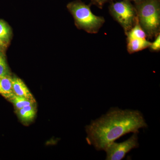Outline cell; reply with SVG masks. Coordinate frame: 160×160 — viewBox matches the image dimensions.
Masks as SVG:
<instances>
[{
    "mask_svg": "<svg viewBox=\"0 0 160 160\" xmlns=\"http://www.w3.org/2000/svg\"><path fill=\"white\" fill-rule=\"evenodd\" d=\"M91 1L95 5H97L99 7L102 8L104 4L109 0H91Z\"/></svg>",
    "mask_w": 160,
    "mask_h": 160,
    "instance_id": "15",
    "label": "cell"
},
{
    "mask_svg": "<svg viewBox=\"0 0 160 160\" xmlns=\"http://www.w3.org/2000/svg\"><path fill=\"white\" fill-rule=\"evenodd\" d=\"M147 127L146 120L138 110L112 108L86 126V141L97 151H105L121 137L130 132L138 133L140 129Z\"/></svg>",
    "mask_w": 160,
    "mask_h": 160,
    "instance_id": "1",
    "label": "cell"
},
{
    "mask_svg": "<svg viewBox=\"0 0 160 160\" xmlns=\"http://www.w3.org/2000/svg\"><path fill=\"white\" fill-rule=\"evenodd\" d=\"M127 50L130 54L148 48L151 44V42L146 39L127 36Z\"/></svg>",
    "mask_w": 160,
    "mask_h": 160,
    "instance_id": "7",
    "label": "cell"
},
{
    "mask_svg": "<svg viewBox=\"0 0 160 160\" xmlns=\"http://www.w3.org/2000/svg\"><path fill=\"white\" fill-rule=\"evenodd\" d=\"M150 50L152 51H158L160 49V35L159 34L157 37L153 42L151 43L150 46H149Z\"/></svg>",
    "mask_w": 160,
    "mask_h": 160,
    "instance_id": "14",
    "label": "cell"
},
{
    "mask_svg": "<svg viewBox=\"0 0 160 160\" xmlns=\"http://www.w3.org/2000/svg\"><path fill=\"white\" fill-rule=\"evenodd\" d=\"M127 36L132 37L139 38L141 39H146L147 36L146 32L140 26L138 21L136 22L133 27L128 32Z\"/></svg>",
    "mask_w": 160,
    "mask_h": 160,
    "instance_id": "12",
    "label": "cell"
},
{
    "mask_svg": "<svg viewBox=\"0 0 160 160\" xmlns=\"http://www.w3.org/2000/svg\"><path fill=\"white\" fill-rule=\"evenodd\" d=\"M67 8L74 18L76 26L89 33H97L105 22L104 18L93 14L90 6L80 1L69 3Z\"/></svg>",
    "mask_w": 160,
    "mask_h": 160,
    "instance_id": "3",
    "label": "cell"
},
{
    "mask_svg": "<svg viewBox=\"0 0 160 160\" xmlns=\"http://www.w3.org/2000/svg\"><path fill=\"white\" fill-rule=\"evenodd\" d=\"M132 1H134V2L136 3V4H138V3L142 1V0H132Z\"/></svg>",
    "mask_w": 160,
    "mask_h": 160,
    "instance_id": "17",
    "label": "cell"
},
{
    "mask_svg": "<svg viewBox=\"0 0 160 160\" xmlns=\"http://www.w3.org/2000/svg\"><path fill=\"white\" fill-rule=\"evenodd\" d=\"M136 9L138 22L147 37L151 38L157 36L160 27V6L158 0H142L137 4Z\"/></svg>",
    "mask_w": 160,
    "mask_h": 160,
    "instance_id": "2",
    "label": "cell"
},
{
    "mask_svg": "<svg viewBox=\"0 0 160 160\" xmlns=\"http://www.w3.org/2000/svg\"><path fill=\"white\" fill-rule=\"evenodd\" d=\"M9 100L13 104L17 110L22 109L25 106L36 104L35 100H32L26 98L21 97L14 94Z\"/></svg>",
    "mask_w": 160,
    "mask_h": 160,
    "instance_id": "10",
    "label": "cell"
},
{
    "mask_svg": "<svg viewBox=\"0 0 160 160\" xmlns=\"http://www.w3.org/2000/svg\"><path fill=\"white\" fill-rule=\"evenodd\" d=\"M10 75V71L6 58L3 52H0V76Z\"/></svg>",
    "mask_w": 160,
    "mask_h": 160,
    "instance_id": "13",
    "label": "cell"
},
{
    "mask_svg": "<svg viewBox=\"0 0 160 160\" xmlns=\"http://www.w3.org/2000/svg\"><path fill=\"white\" fill-rule=\"evenodd\" d=\"M12 87L13 93L17 96L35 100L33 95L29 91L24 82L19 78H12Z\"/></svg>",
    "mask_w": 160,
    "mask_h": 160,
    "instance_id": "6",
    "label": "cell"
},
{
    "mask_svg": "<svg viewBox=\"0 0 160 160\" xmlns=\"http://www.w3.org/2000/svg\"><path fill=\"white\" fill-rule=\"evenodd\" d=\"M11 34L9 26L5 22L0 20V39L6 44H8Z\"/></svg>",
    "mask_w": 160,
    "mask_h": 160,
    "instance_id": "11",
    "label": "cell"
},
{
    "mask_svg": "<svg viewBox=\"0 0 160 160\" xmlns=\"http://www.w3.org/2000/svg\"><path fill=\"white\" fill-rule=\"evenodd\" d=\"M7 45L6 43L4 42L3 41L0 39V52L4 51L7 47Z\"/></svg>",
    "mask_w": 160,
    "mask_h": 160,
    "instance_id": "16",
    "label": "cell"
},
{
    "mask_svg": "<svg viewBox=\"0 0 160 160\" xmlns=\"http://www.w3.org/2000/svg\"><path fill=\"white\" fill-rule=\"evenodd\" d=\"M128 139L121 143L114 142L110 144L105 151L106 160H121L125 158L127 153L132 149L138 148V138L137 132H134Z\"/></svg>",
    "mask_w": 160,
    "mask_h": 160,
    "instance_id": "5",
    "label": "cell"
},
{
    "mask_svg": "<svg viewBox=\"0 0 160 160\" xmlns=\"http://www.w3.org/2000/svg\"><path fill=\"white\" fill-rule=\"evenodd\" d=\"M109 10L112 17L122 26L126 34L137 22L136 9L128 0L112 3Z\"/></svg>",
    "mask_w": 160,
    "mask_h": 160,
    "instance_id": "4",
    "label": "cell"
},
{
    "mask_svg": "<svg viewBox=\"0 0 160 160\" xmlns=\"http://www.w3.org/2000/svg\"><path fill=\"white\" fill-rule=\"evenodd\" d=\"M18 115L20 119L24 122H29L32 121L36 114V104L26 106L17 110Z\"/></svg>",
    "mask_w": 160,
    "mask_h": 160,
    "instance_id": "9",
    "label": "cell"
},
{
    "mask_svg": "<svg viewBox=\"0 0 160 160\" xmlns=\"http://www.w3.org/2000/svg\"><path fill=\"white\" fill-rule=\"evenodd\" d=\"M0 94L8 99L14 95L11 76H0Z\"/></svg>",
    "mask_w": 160,
    "mask_h": 160,
    "instance_id": "8",
    "label": "cell"
}]
</instances>
